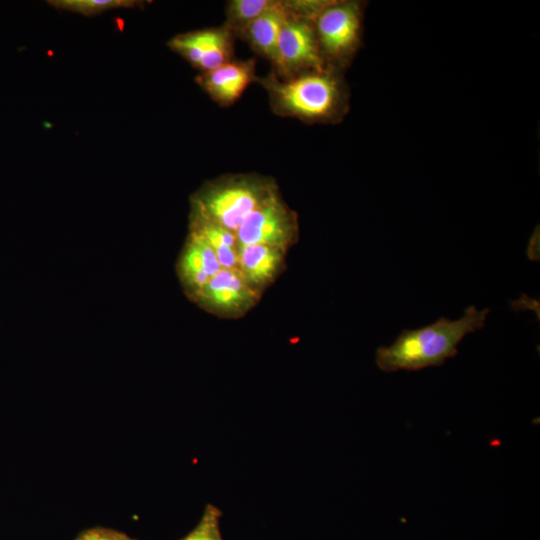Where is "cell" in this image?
<instances>
[{
  "label": "cell",
  "instance_id": "obj_7",
  "mask_svg": "<svg viewBox=\"0 0 540 540\" xmlns=\"http://www.w3.org/2000/svg\"><path fill=\"white\" fill-rule=\"evenodd\" d=\"M259 297L239 270L222 268L192 300L215 315L233 318L246 313Z\"/></svg>",
  "mask_w": 540,
  "mask_h": 540
},
{
  "label": "cell",
  "instance_id": "obj_1",
  "mask_svg": "<svg viewBox=\"0 0 540 540\" xmlns=\"http://www.w3.org/2000/svg\"><path fill=\"white\" fill-rule=\"evenodd\" d=\"M268 95L270 109L280 117L307 124H338L350 110V90L344 71L332 66L280 79L270 71L258 76Z\"/></svg>",
  "mask_w": 540,
  "mask_h": 540
},
{
  "label": "cell",
  "instance_id": "obj_11",
  "mask_svg": "<svg viewBox=\"0 0 540 540\" xmlns=\"http://www.w3.org/2000/svg\"><path fill=\"white\" fill-rule=\"evenodd\" d=\"M289 17L284 1L277 0L276 4L257 18L241 37L255 53L270 62L272 70L277 66L279 35Z\"/></svg>",
  "mask_w": 540,
  "mask_h": 540
},
{
  "label": "cell",
  "instance_id": "obj_14",
  "mask_svg": "<svg viewBox=\"0 0 540 540\" xmlns=\"http://www.w3.org/2000/svg\"><path fill=\"white\" fill-rule=\"evenodd\" d=\"M276 2L277 0H230L225 7L223 25L234 37L241 38L246 29Z\"/></svg>",
  "mask_w": 540,
  "mask_h": 540
},
{
  "label": "cell",
  "instance_id": "obj_12",
  "mask_svg": "<svg viewBox=\"0 0 540 540\" xmlns=\"http://www.w3.org/2000/svg\"><path fill=\"white\" fill-rule=\"evenodd\" d=\"M189 231L202 237L213 249L222 268L238 269V243L234 232L190 211Z\"/></svg>",
  "mask_w": 540,
  "mask_h": 540
},
{
  "label": "cell",
  "instance_id": "obj_18",
  "mask_svg": "<svg viewBox=\"0 0 540 540\" xmlns=\"http://www.w3.org/2000/svg\"><path fill=\"white\" fill-rule=\"evenodd\" d=\"M74 540H138L130 537L124 532L106 528V527H91L82 530Z\"/></svg>",
  "mask_w": 540,
  "mask_h": 540
},
{
  "label": "cell",
  "instance_id": "obj_17",
  "mask_svg": "<svg viewBox=\"0 0 540 540\" xmlns=\"http://www.w3.org/2000/svg\"><path fill=\"white\" fill-rule=\"evenodd\" d=\"M293 17L313 22L314 19L331 3L332 0H283Z\"/></svg>",
  "mask_w": 540,
  "mask_h": 540
},
{
  "label": "cell",
  "instance_id": "obj_8",
  "mask_svg": "<svg viewBox=\"0 0 540 540\" xmlns=\"http://www.w3.org/2000/svg\"><path fill=\"white\" fill-rule=\"evenodd\" d=\"M256 60L239 59L229 61L213 70L201 72L196 83L219 106L233 105L246 89L257 82Z\"/></svg>",
  "mask_w": 540,
  "mask_h": 540
},
{
  "label": "cell",
  "instance_id": "obj_6",
  "mask_svg": "<svg viewBox=\"0 0 540 540\" xmlns=\"http://www.w3.org/2000/svg\"><path fill=\"white\" fill-rule=\"evenodd\" d=\"M325 66L313 23L290 15L279 35L277 66L271 71L280 79H289Z\"/></svg>",
  "mask_w": 540,
  "mask_h": 540
},
{
  "label": "cell",
  "instance_id": "obj_16",
  "mask_svg": "<svg viewBox=\"0 0 540 540\" xmlns=\"http://www.w3.org/2000/svg\"><path fill=\"white\" fill-rule=\"evenodd\" d=\"M221 510L207 504L197 525L179 540H223L220 531Z\"/></svg>",
  "mask_w": 540,
  "mask_h": 540
},
{
  "label": "cell",
  "instance_id": "obj_13",
  "mask_svg": "<svg viewBox=\"0 0 540 540\" xmlns=\"http://www.w3.org/2000/svg\"><path fill=\"white\" fill-rule=\"evenodd\" d=\"M200 33L203 49L200 73L234 60L235 37L224 25L203 28Z\"/></svg>",
  "mask_w": 540,
  "mask_h": 540
},
{
  "label": "cell",
  "instance_id": "obj_2",
  "mask_svg": "<svg viewBox=\"0 0 540 540\" xmlns=\"http://www.w3.org/2000/svg\"><path fill=\"white\" fill-rule=\"evenodd\" d=\"M489 309L470 305L457 320L440 317L414 330H403L390 346L376 350V364L384 372L418 371L441 366L458 354L457 346L469 333L484 327Z\"/></svg>",
  "mask_w": 540,
  "mask_h": 540
},
{
  "label": "cell",
  "instance_id": "obj_3",
  "mask_svg": "<svg viewBox=\"0 0 540 540\" xmlns=\"http://www.w3.org/2000/svg\"><path fill=\"white\" fill-rule=\"evenodd\" d=\"M279 193L276 181L257 173L225 174L206 181L191 196V210L236 232L246 217Z\"/></svg>",
  "mask_w": 540,
  "mask_h": 540
},
{
  "label": "cell",
  "instance_id": "obj_5",
  "mask_svg": "<svg viewBox=\"0 0 540 540\" xmlns=\"http://www.w3.org/2000/svg\"><path fill=\"white\" fill-rule=\"evenodd\" d=\"M297 214L280 193L251 212L235 232L238 245H269L287 250L298 238Z\"/></svg>",
  "mask_w": 540,
  "mask_h": 540
},
{
  "label": "cell",
  "instance_id": "obj_10",
  "mask_svg": "<svg viewBox=\"0 0 540 540\" xmlns=\"http://www.w3.org/2000/svg\"><path fill=\"white\" fill-rule=\"evenodd\" d=\"M287 250L269 245H238V269L261 294L283 268Z\"/></svg>",
  "mask_w": 540,
  "mask_h": 540
},
{
  "label": "cell",
  "instance_id": "obj_9",
  "mask_svg": "<svg viewBox=\"0 0 540 540\" xmlns=\"http://www.w3.org/2000/svg\"><path fill=\"white\" fill-rule=\"evenodd\" d=\"M221 269L211 246L198 234L189 231L177 265L179 278L189 298L192 300Z\"/></svg>",
  "mask_w": 540,
  "mask_h": 540
},
{
  "label": "cell",
  "instance_id": "obj_15",
  "mask_svg": "<svg viewBox=\"0 0 540 540\" xmlns=\"http://www.w3.org/2000/svg\"><path fill=\"white\" fill-rule=\"evenodd\" d=\"M48 3L57 9L94 16L115 8L134 7L141 2L134 0H52Z\"/></svg>",
  "mask_w": 540,
  "mask_h": 540
},
{
  "label": "cell",
  "instance_id": "obj_4",
  "mask_svg": "<svg viewBox=\"0 0 540 540\" xmlns=\"http://www.w3.org/2000/svg\"><path fill=\"white\" fill-rule=\"evenodd\" d=\"M366 2L332 0L313 27L325 63L345 71L363 43Z\"/></svg>",
  "mask_w": 540,
  "mask_h": 540
}]
</instances>
